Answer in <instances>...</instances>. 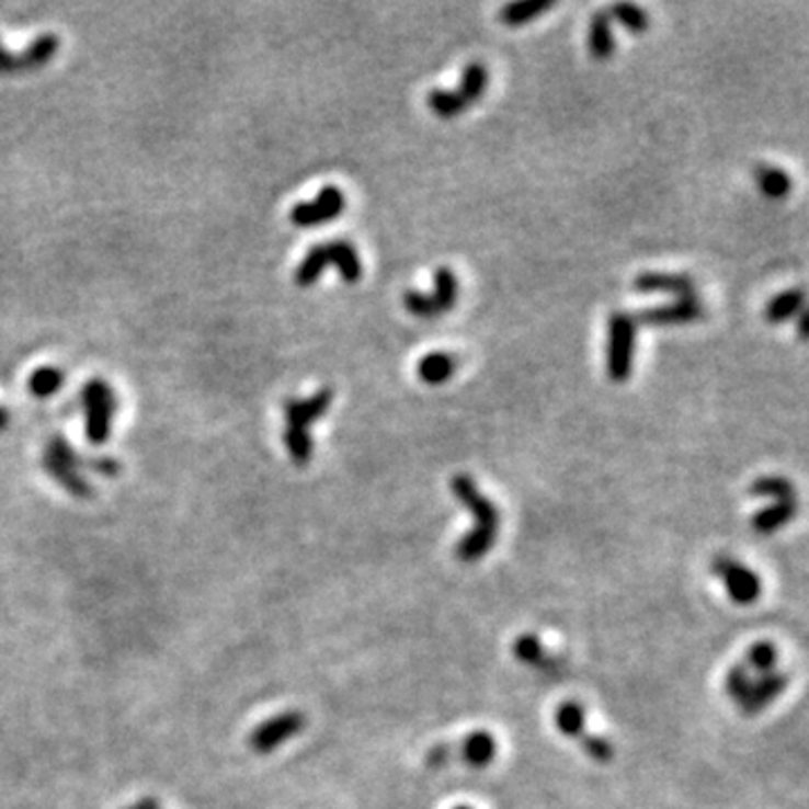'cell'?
Segmentation results:
<instances>
[{
    "label": "cell",
    "instance_id": "cell-6",
    "mask_svg": "<svg viewBox=\"0 0 809 809\" xmlns=\"http://www.w3.org/2000/svg\"><path fill=\"white\" fill-rule=\"evenodd\" d=\"M498 755V740L488 731H475L466 736L462 742L455 744H436L428 751L425 764L432 770L447 767V764H468L472 770L488 767V764Z\"/></svg>",
    "mask_w": 809,
    "mask_h": 809
},
{
    "label": "cell",
    "instance_id": "cell-23",
    "mask_svg": "<svg viewBox=\"0 0 809 809\" xmlns=\"http://www.w3.org/2000/svg\"><path fill=\"white\" fill-rule=\"evenodd\" d=\"M755 180L760 192L767 198H785L791 192V178L787 175V171L778 169V167H770V164H760L755 169Z\"/></svg>",
    "mask_w": 809,
    "mask_h": 809
},
{
    "label": "cell",
    "instance_id": "cell-3",
    "mask_svg": "<svg viewBox=\"0 0 809 809\" xmlns=\"http://www.w3.org/2000/svg\"><path fill=\"white\" fill-rule=\"evenodd\" d=\"M787 674L776 670H760L744 659L727 674V693L747 715H757L772 706L787 688Z\"/></svg>",
    "mask_w": 809,
    "mask_h": 809
},
{
    "label": "cell",
    "instance_id": "cell-22",
    "mask_svg": "<svg viewBox=\"0 0 809 809\" xmlns=\"http://www.w3.org/2000/svg\"><path fill=\"white\" fill-rule=\"evenodd\" d=\"M554 8V0H520L500 12V21L509 27H522Z\"/></svg>",
    "mask_w": 809,
    "mask_h": 809
},
{
    "label": "cell",
    "instance_id": "cell-15",
    "mask_svg": "<svg viewBox=\"0 0 809 809\" xmlns=\"http://www.w3.org/2000/svg\"><path fill=\"white\" fill-rule=\"evenodd\" d=\"M513 654L517 661L545 672H556L560 668V659L549 652V648L535 635H522L513 643Z\"/></svg>",
    "mask_w": 809,
    "mask_h": 809
},
{
    "label": "cell",
    "instance_id": "cell-2",
    "mask_svg": "<svg viewBox=\"0 0 809 809\" xmlns=\"http://www.w3.org/2000/svg\"><path fill=\"white\" fill-rule=\"evenodd\" d=\"M333 404V389L324 387L308 398H290L284 402V445L288 457L297 466H308L312 459V436L310 425L318 423Z\"/></svg>",
    "mask_w": 809,
    "mask_h": 809
},
{
    "label": "cell",
    "instance_id": "cell-9",
    "mask_svg": "<svg viewBox=\"0 0 809 809\" xmlns=\"http://www.w3.org/2000/svg\"><path fill=\"white\" fill-rule=\"evenodd\" d=\"M61 48V38L53 32L36 36L23 53H10L0 43V75H25L48 66Z\"/></svg>",
    "mask_w": 809,
    "mask_h": 809
},
{
    "label": "cell",
    "instance_id": "cell-33",
    "mask_svg": "<svg viewBox=\"0 0 809 809\" xmlns=\"http://www.w3.org/2000/svg\"><path fill=\"white\" fill-rule=\"evenodd\" d=\"M798 333H800L802 340L807 338V315L805 312L800 315V320H798Z\"/></svg>",
    "mask_w": 809,
    "mask_h": 809
},
{
    "label": "cell",
    "instance_id": "cell-8",
    "mask_svg": "<svg viewBox=\"0 0 809 809\" xmlns=\"http://www.w3.org/2000/svg\"><path fill=\"white\" fill-rule=\"evenodd\" d=\"M554 722L562 736L578 740L594 762L605 764L614 760V744L603 736L588 731V717H584V708L578 702H562L554 713Z\"/></svg>",
    "mask_w": 809,
    "mask_h": 809
},
{
    "label": "cell",
    "instance_id": "cell-19",
    "mask_svg": "<svg viewBox=\"0 0 809 809\" xmlns=\"http://www.w3.org/2000/svg\"><path fill=\"white\" fill-rule=\"evenodd\" d=\"M327 248H329L331 265L338 267L340 277L346 284H357L360 280H363V259H360L357 250L349 241H344V239L329 241Z\"/></svg>",
    "mask_w": 809,
    "mask_h": 809
},
{
    "label": "cell",
    "instance_id": "cell-10",
    "mask_svg": "<svg viewBox=\"0 0 809 809\" xmlns=\"http://www.w3.org/2000/svg\"><path fill=\"white\" fill-rule=\"evenodd\" d=\"M710 571L725 582L727 594L736 605H753L760 599L762 584L757 573L731 556H715Z\"/></svg>",
    "mask_w": 809,
    "mask_h": 809
},
{
    "label": "cell",
    "instance_id": "cell-24",
    "mask_svg": "<svg viewBox=\"0 0 809 809\" xmlns=\"http://www.w3.org/2000/svg\"><path fill=\"white\" fill-rule=\"evenodd\" d=\"M486 86H488V70H486V66L479 64V61H472L462 72V81H459L457 93L464 100V104L470 106V104H475V102L481 100V95L486 93Z\"/></svg>",
    "mask_w": 809,
    "mask_h": 809
},
{
    "label": "cell",
    "instance_id": "cell-16",
    "mask_svg": "<svg viewBox=\"0 0 809 809\" xmlns=\"http://www.w3.org/2000/svg\"><path fill=\"white\" fill-rule=\"evenodd\" d=\"M796 513H798L796 500H774V504L751 515V528L760 535H772L783 526H787L796 517Z\"/></svg>",
    "mask_w": 809,
    "mask_h": 809
},
{
    "label": "cell",
    "instance_id": "cell-1",
    "mask_svg": "<svg viewBox=\"0 0 809 809\" xmlns=\"http://www.w3.org/2000/svg\"><path fill=\"white\" fill-rule=\"evenodd\" d=\"M453 494L459 500V504L472 513L475 526L468 531L455 549L457 558L462 562H477L498 543L500 535V511L494 502L479 490L477 481L470 475H457L449 483Z\"/></svg>",
    "mask_w": 809,
    "mask_h": 809
},
{
    "label": "cell",
    "instance_id": "cell-32",
    "mask_svg": "<svg viewBox=\"0 0 809 809\" xmlns=\"http://www.w3.org/2000/svg\"><path fill=\"white\" fill-rule=\"evenodd\" d=\"M10 421H12L10 410H8V408H3V404H0V432H3V430L10 425Z\"/></svg>",
    "mask_w": 809,
    "mask_h": 809
},
{
    "label": "cell",
    "instance_id": "cell-34",
    "mask_svg": "<svg viewBox=\"0 0 809 809\" xmlns=\"http://www.w3.org/2000/svg\"><path fill=\"white\" fill-rule=\"evenodd\" d=\"M455 809H472V807H468V805H457Z\"/></svg>",
    "mask_w": 809,
    "mask_h": 809
},
{
    "label": "cell",
    "instance_id": "cell-31",
    "mask_svg": "<svg viewBox=\"0 0 809 809\" xmlns=\"http://www.w3.org/2000/svg\"><path fill=\"white\" fill-rule=\"evenodd\" d=\"M126 809H162V807H160V802L156 798H140L138 802L128 805Z\"/></svg>",
    "mask_w": 809,
    "mask_h": 809
},
{
    "label": "cell",
    "instance_id": "cell-25",
    "mask_svg": "<svg viewBox=\"0 0 809 809\" xmlns=\"http://www.w3.org/2000/svg\"><path fill=\"white\" fill-rule=\"evenodd\" d=\"M432 299H434V304L441 312L453 308L459 299V280H457V275L453 273V270L445 267V265L436 267V273H434Z\"/></svg>",
    "mask_w": 809,
    "mask_h": 809
},
{
    "label": "cell",
    "instance_id": "cell-18",
    "mask_svg": "<svg viewBox=\"0 0 809 809\" xmlns=\"http://www.w3.org/2000/svg\"><path fill=\"white\" fill-rule=\"evenodd\" d=\"M459 367V360L457 355L453 353H445V351H434V353H428L419 360V378L425 383V385H432V387H438L443 383H447L449 378L455 376Z\"/></svg>",
    "mask_w": 809,
    "mask_h": 809
},
{
    "label": "cell",
    "instance_id": "cell-12",
    "mask_svg": "<svg viewBox=\"0 0 809 809\" xmlns=\"http://www.w3.org/2000/svg\"><path fill=\"white\" fill-rule=\"evenodd\" d=\"M346 209V196L340 187L329 185L324 187L315 201L297 203L290 209V220L297 228H318V225L331 223Z\"/></svg>",
    "mask_w": 809,
    "mask_h": 809
},
{
    "label": "cell",
    "instance_id": "cell-30",
    "mask_svg": "<svg viewBox=\"0 0 809 809\" xmlns=\"http://www.w3.org/2000/svg\"><path fill=\"white\" fill-rule=\"evenodd\" d=\"M402 306L408 308V312H412L414 318H421V320H428V318H436V315H441V310L436 308L432 295H425L421 290H404L402 295Z\"/></svg>",
    "mask_w": 809,
    "mask_h": 809
},
{
    "label": "cell",
    "instance_id": "cell-20",
    "mask_svg": "<svg viewBox=\"0 0 809 809\" xmlns=\"http://www.w3.org/2000/svg\"><path fill=\"white\" fill-rule=\"evenodd\" d=\"M331 265V257H329V248L327 243L312 246L304 259L299 261L297 270H295V284L299 288H310L312 284H318L320 277L327 273V267Z\"/></svg>",
    "mask_w": 809,
    "mask_h": 809
},
{
    "label": "cell",
    "instance_id": "cell-5",
    "mask_svg": "<svg viewBox=\"0 0 809 809\" xmlns=\"http://www.w3.org/2000/svg\"><path fill=\"white\" fill-rule=\"evenodd\" d=\"M637 351V320L635 315L616 310L607 322V378L612 383H625L635 369Z\"/></svg>",
    "mask_w": 809,
    "mask_h": 809
},
{
    "label": "cell",
    "instance_id": "cell-27",
    "mask_svg": "<svg viewBox=\"0 0 809 809\" xmlns=\"http://www.w3.org/2000/svg\"><path fill=\"white\" fill-rule=\"evenodd\" d=\"M428 106L432 109L434 115L443 117V119H453L457 115H462L466 111L464 100L459 98L457 90H445V88H434L428 93Z\"/></svg>",
    "mask_w": 809,
    "mask_h": 809
},
{
    "label": "cell",
    "instance_id": "cell-4",
    "mask_svg": "<svg viewBox=\"0 0 809 809\" xmlns=\"http://www.w3.org/2000/svg\"><path fill=\"white\" fill-rule=\"evenodd\" d=\"M83 404V432L93 445H104L113 434V421L117 414L115 389L104 378L88 380L81 391Z\"/></svg>",
    "mask_w": 809,
    "mask_h": 809
},
{
    "label": "cell",
    "instance_id": "cell-29",
    "mask_svg": "<svg viewBox=\"0 0 809 809\" xmlns=\"http://www.w3.org/2000/svg\"><path fill=\"white\" fill-rule=\"evenodd\" d=\"M609 16H612V21L620 23L625 30L635 32V34H643L650 27L648 14L639 5H635V3H616V5H612Z\"/></svg>",
    "mask_w": 809,
    "mask_h": 809
},
{
    "label": "cell",
    "instance_id": "cell-13",
    "mask_svg": "<svg viewBox=\"0 0 809 809\" xmlns=\"http://www.w3.org/2000/svg\"><path fill=\"white\" fill-rule=\"evenodd\" d=\"M704 315V306L697 297H680L670 304L663 306H652V308H643L641 312H637V327H677V324H691L695 320H699Z\"/></svg>",
    "mask_w": 809,
    "mask_h": 809
},
{
    "label": "cell",
    "instance_id": "cell-11",
    "mask_svg": "<svg viewBox=\"0 0 809 809\" xmlns=\"http://www.w3.org/2000/svg\"><path fill=\"white\" fill-rule=\"evenodd\" d=\"M306 727V717L299 710H284L275 717L265 719L250 733V749L254 753H273Z\"/></svg>",
    "mask_w": 809,
    "mask_h": 809
},
{
    "label": "cell",
    "instance_id": "cell-7",
    "mask_svg": "<svg viewBox=\"0 0 809 809\" xmlns=\"http://www.w3.org/2000/svg\"><path fill=\"white\" fill-rule=\"evenodd\" d=\"M43 468L64 490L75 494V498H90L93 494V488H90V483L81 475V468H86V459L77 455V449L64 436H53L50 443L45 445Z\"/></svg>",
    "mask_w": 809,
    "mask_h": 809
},
{
    "label": "cell",
    "instance_id": "cell-14",
    "mask_svg": "<svg viewBox=\"0 0 809 809\" xmlns=\"http://www.w3.org/2000/svg\"><path fill=\"white\" fill-rule=\"evenodd\" d=\"M635 290L639 295H672V297H695V282L688 275L677 273H641L635 277Z\"/></svg>",
    "mask_w": 809,
    "mask_h": 809
},
{
    "label": "cell",
    "instance_id": "cell-17",
    "mask_svg": "<svg viewBox=\"0 0 809 809\" xmlns=\"http://www.w3.org/2000/svg\"><path fill=\"white\" fill-rule=\"evenodd\" d=\"M612 23L614 21H612L609 12H596L590 19L588 48H590V55L599 61H607L616 50V38H614Z\"/></svg>",
    "mask_w": 809,
    "mask_h": 809
},
{
    "label": "cell",
    "instance_id": "cell-28",
    "mask_svg": "<svg viewBox=\"0 0 809 809\" xmlns=\"http://www.w3.org/2000/svg\"><path fill=\"white\" fill-rule=\"evenodd\" d=\"M749 492L755 498H772V500H796L794 483L785 477H760L749 486Z\"/></svg>",
    "mask_w": 809,
    "mask_h": 809
},
{
    "label": "cell",
    "instance_id": "cell-21",
    "mask_svg": "<svg viewBox=\"0 0 809 809\" xmlns=\"http://www.w3.org/2000/svg\"><path fill=\"white\" fill-rule=\"evenodd\" d=\"M802 306H805L802 288H789V290L776 295L767 304V308H764V318H767L770 324H780V322L791 320L794 315L802 312Z\"/></svg>",
    "mask_w": 809,
    "mask_h": 809
},
{
    "label": "cell",
    "instance_id": "cell-26",
    "mask_svg": "<svg viewBox=\"0 0 809 809\" xmlns=\"http://www.w3.org/2000/svg\"><path fill=\"white\" fill-rule=\"evenodd\" d=\"M66 385V374L59 367H41L36 372H32L30 380H27V389L32 396L36 398H50L55 394H59Z\"/></svg>",
    "mask_w": 809,
    "mask_h": 809
}]
</instances>
